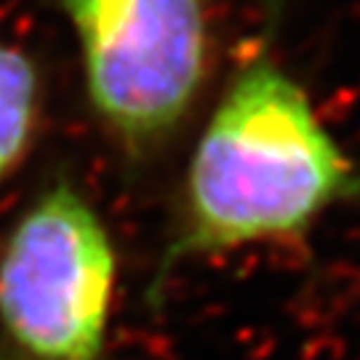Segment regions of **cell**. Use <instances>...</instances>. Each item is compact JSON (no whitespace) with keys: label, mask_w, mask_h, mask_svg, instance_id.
Returning a JSON list of instances; mask_svg holds the SVG:
<instances>
[{"label":"cell","mask_w":360,"mask_h":360,"mask_svg":"<svg viewBox=\"0 0 360 360\" xmlns=\"http://www.w3.org/2000/svg\"><path fill=\"white\" fill-rule=\"evenodd\" d=\"M283 0L235 62L195 139L144 285L158 312L179 267L248 245L304 248L331 208L360 200V168L278 56Z\"/></svg>","instance_id":"6da1fadb"},{"label":"cell","mask_w":360,"mask_h":360,"mask_svg":"<svg viewBox=\"0 0 360 360\" xmlns=\"http://www.w3.org/2000/svg\"><path fill=\"white\" fill-rule=\"evenodd\" d=\"M120 248L102 208L51 171L0 235V360H112Z\"/></svg>","instance_id":"7a4b0ae2"},{"label":"cell","mask_w":360,"mask_h":360,"mask_svg":"<svg viewBox=\"0 0 360 360\" xmlns=\"http://www.w3.org/2000/svg\"><path fill=\"white\" fill-rule=\"evenodd\" d=\"M77 46L83 94L129 168L155 163L214 75L211 0H49Z\"/></svg>","instance_id":"3957f363"},{"label":"cell","mask_w":360,"mask_h":360,"mask_svg":"<svg viewBox=\"0 0 360 360\" xmlns=\"http://www.w3.org/2000/svg\"><path fill=\"white\" fill-rule=\"evenodd\" d=\"M43 123V72L22 46L0 38V187L30 158Z\"/></svg>","instance_id":"277c9868"}]
</instances>
